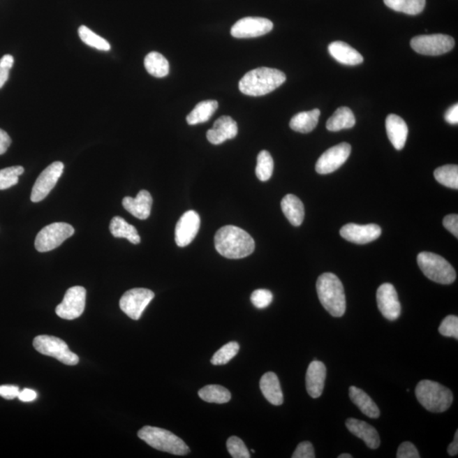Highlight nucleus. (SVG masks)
Listing matches in <instances>:
<instances>
[{
    "label": "nucleus",
    "instance_id": "obj_38",
    "mask_svg": "<svg viewBox=\"0 0 458 458\" xmlns=\"http://www.w3.org/2000/svg\"><path fill=\"white\" fill-rule=\"evenodd\" d=\"M24 172L21 165L0 170V191L10 189L18 184L19 177Z\"/></svg>",
    "mask_w": 458,
    "mask_h": 458
},
{
    "label": "nucleus",
    "instance_id": "obj_17",
    "mask_svg": "<svg viewBox=\"0 0 458 458\" xmlns=\"http://www.w3.org/2000/svg\"><path fill=\"white\" fill-rule=\"evenodd\" d=\"M381 228L376 224L358 225L349 223L345 225L339 231L344 239L358 244H365L380 238Z\"/></svg>",
    "mask_w": 458,
    "mask_h": 458
},
{
    "label": "nucleus",
    "instance_id": "obj_42",
    "mask_svg": "<svg viewBox=\"0 0 458 458\" xmlns=\"http://www.w3.org/2000/svg\"><path fill=\"white\" fill-rule=\"evenodd\" d=\"M14 65V58L13 55L6 54L0 59V89H2L3 85L9 78L10 71L13 68Z\"/></svg>",
    "mask_w": 458,
    "mask_h": 458
},
{
    "label": "nucleus",
    "instance_id": "obj_11",
    "mask_svg": "<svg viewBox=\"0 0 458 458\" xmlns=\"http://www.w3.org/2000/svg\"><path fill=\"white\" fill-rule=\"evenodd\" d=\"M86 305V290L82 286L70 288L55 313L62 319L74 320L84 313Z\"/></svg>",
    "mask_w": 458,
    "mask_h": 458
},
{
    "label": "nucleus",
    "instance_id": "obj_28",
    "mask_svg": "<svg viewBox=\"0 0 458 458\" xmlns=\"http://www.w3.org/2000/svg\"><path fill=\"white\" fill-rule=\"evenodd\" d=\"M110 231L114 238H124L134 244H140V236L135 227L126 222L121 216L113 217L110 224Z\"/></svg>",
    "mask_w": 458,
    "mask_h": 458
},
{
    "label": "nucleus",
    "instance_id": "obj_7",
    "mask_svg": "<svg viewBox=\"0 0 458 458\" xmlns=\"http://www.w3.org/2000/svg\"><path fill=\"white\" fill-rule=\"evenodd\" d=\"M34 346L38 353L57 359L63 364L77 365L79 357L70 350L67 344L60 338L50 335H38L34 339Z\"/></svg>",
    "mask_w": 458,
    "mask_h": 458
},
{
    "label": "nucleus",
    "instance_id": "obj_30",
    "mask_svg": "<svg viewBox=\"0 0 458 458\" xmlns=\"http://www.w3.org/2000/svg\"><path fill=\"white\" fill-rule=\"evenodd\" d=\"M219 108V102L205 101L195 105V109L188 114L187 122L189 125H197L207 121Z\"/></svg>",
    "mask_w": 458,
    "mask_h": 458
},
{
    "label": "nucleus",
    "instance_id": "obj_16",
    "mask_svg": "<svg viewBox=\"0 0 458 458\" xmlns=\"http://www.w3.org/2000/svg\"><path fill=\"white\" fill-rule=\"evenodd\" d=\"M200 227V217L195 211H189L180 217L175 228V242L177 246H189L197 234Z\"/></svg>",
    "mask_w": 458,
    "mask_h": 458
},
{
    "label": "nucleus",
    "instance_id": "obj_25",
    "mask_svg": "<svg viewBox=\"0 0 458 458\" xmlns=\"http://www.w3.org/2000/svg\"><path fill=\"white\" fill-rule=\"evenodd\" d=\"M349 396L351 401L360 409L363 414L370 418H378L381 415V411L368 394L356 386H350Z\"/></svg>",
    "mask_w": 458,
    "mask_h": 458
},
{
    "label": "nucleus",
    "instance_id": "obj_9",
    "mask_svg": "<svg viewBox=\"0 0 458 458\" xmlns=\"http://www.w3.org/2000/svg\"><path fill=\"white\" fill-rule=\"evenodd\" d=\"M453 38L445 34L422 35L411 40V47L417 53L424 55H441L454 48Z\"/></svg>",
    "mask_w": 458,
    "mask_h": 458
},
{
    "label": "nucleus",
    "instance_id": "obj_21",
    "mask_svg": "<svg viewBox=\"0 0 458 458\" xmlns=\"http://www.w3.org/2000/svg\"><path fill=\"white\" fill-rule=\"evenodd\" d=\"M152 204V196L147 191H140L136 198L125 197L122 200V205L126 211L140 220L147 219L151 215Z\"/></svg>",
    "mask_w": 458,
    "mask_h": 458
},
{
    "label": "nucleus",
    "instance_id": "obj_46",
    "mask_svg": "<svg viewBox=\"0 0 458 458\" xmlns=\"http://www.w3.org/2000/svg\"><path fill=\"white\" fill-rule=\"evenodd\" d=\"M19 393L18 386L0 385V397L6 399V400H13V399L18 397Z\"/></svg>",
    "mask_w": 458,
    "mask_h": 458
},
{
    "label": "nucleus",
    "instance_id": "obj_29",
    "mask_svg": "<svg viewBox=\"0 0 458 458\" xmlns=\"http://www.w3.org/2000/svg\"><path fill=\"white\" fill-rule=\"evenodd\" d=\"M356 124V119L351 110L346 106L339 108L333 116L327 121L326 128L329 131L338 132L342 129L353 128Z\"/></svg>",
    "mask_w": 458,
    "mask_h": 458
},
{
    "label": "nucleus",
    "instance_id": "obj_10",
    "mask_svg": "<svg viewBox=\"0 0 458 458\" xmlns=\"http://www.w3.org/2000/svg\"><path fill=\"white\" fill-rule=\"evenodd\" d=\"M154 297L153 291L143 288L128 290L120 300L121 310L130 318L139 320Z\"/></svg>",
    "mask_w": 458,
    "mask_h": 458
},
{
    "label": "nucleus",
    "instance_id": "obj_39",
    "mask_svg": "<svg viewBox=\"0 0 458 458\" xmlns=\"http://www.w3.org/2000/svg\"><path fill=\"white\" fill-rule=\"evenodd\" d=\"M227 449L229 454L234 458H250L251 454L246 444L240 438L231 436L227 441Z\"/></svg>",
    "mask_w": 458,
    "mask_h": 458
},
{
    "label": "nucleus",
    "instance_id": "obj_15",
    "mask_svg": "<svg viewBox=\"0 0 458 458\" xmlns=\"http://www.w3.org/2000/svg\"><path fill=\"white\" fill-rule=\"evenodd\" d=\"M378 310L386 319L394 321L400 317L401 306L398 294L392 283H383L377 290Z\"/></svg>",
    "mask_w": 458,
    "mask_h": 458
},
{
    "label": "nucleus",
    "instance_id": "obj_40",
    "mask_svg": "<svg viewBox=\"0 0 458 458\" xmlns=\"http://www.w3.org/2000/svg\"><path fill=\"white\" fill-rule=\"evenodd\" d=\"M439 332L445 337L458 339V318L457 316L450 315L441 323Z\"/></svg>",
    "mask_w": 458,
    "mask_h": 458
},
{
    "label": "nucleus",
    "instance_id": "obj_49",
    "mask_svg": "<svg viewBox=\"0 0 458 458\" xmlns=\"http://www.w3.org/2000/svg\"><path fill=\"white\" fill-rule=\"evenodd\" d=\"M38 394L36 392L31 389H24L22 392H20L18 399L20 401L24 402L34 401L36 399Z\"/></svg>",
    "mask_w": 458,
    "mask_h": 458
},
{
    "label": "nucleus",
    "instance_id": "obj_23",
    "mask_svg": "<svg viewBox=\"0 0 458 458\" xmlns=\"http://www.w3.org/2000/svg\"><path fill=\"white\" fill-rule=\"evenodd\" d=\"M327 49L331 57L343 65L357 66L363 62L362 55L345 42L331 43Z\"/></svg>",
    "mask_w": 458,
    "mask_h": 458
},
{
    "label": "nucleus",
    "instance_id": "obj_48",
    "mask_svg": "<svg viewBox=\"0 0 458 458\" xmlns=\"http://www.w3.org/2000/svg\"><path fill=\"white\" fill-rule=\"evenodd\" d=\"M10 145L11 139L9 134L3 129H0V155L5 154Z\"/></svg>",
    "mask_w": 458,
    "mask_h": 458
},
{
    "label": "nucleus",
    "instance_id": "obj_22",
    "mask_svg": "<svg viewBox=\"0 0 458 458\" xmlns=\"http://www.w3.org/2000/svg\"><path fill=\"white\" fill-rule=\"evenodd\" d=\"M387 135L397 151L404 148L408 135V128L405 121L397 114H390L386 118Z\"/></svg>",
    "mask_w": 458,
    "mask_h": 458
},
{
    "label": "nucleus",
    "instance_id": "obj_18",
    "mask_svg": "<svg viewBox=\"0 0 458 458\" xmlns=\"http://www.w3.org/2000/svg\"><path fill=\"white\" fill-rule=\"evenodd\" d=\"M238 134V126L232 117H221L214 122L212 128L208 130L207 140L212 145H221L228 140H232Z\"/></svg>",
    "mask_w": 458,
    "mask_h": 458
},
{
    "label": "nucleus",
    "instance_id": "obj_3",
    "mask_svg": "<svg viewBox=\"0 0 458 458\" xmlns=\"http://www.w3.org/2000/svg\"><path fill=\"white\" fill-rule=\"evenodd\" d=\"M317 292L320 302L334 318H341L346 313V300L343 284L337 275L331 272L319 276Z\"/></svg>",
    "mask_w": 458,
    "mask_h": 458
},
{
    "label": "nucleus",
    "instance_id": "obj_35",
    "mask_svg": "<svg viewBox=\"0 0 458 458\" xmlns=\"http://www.w3.org/2000/svg\"><path fill=\"white\" fill-rule=\"evenodd\" d=\"M78 34L82 41L86 43L87 45L92 47V48L102 51H108L110 50V45L108 41H106L105 38L94 34L92 30L86 26L79 27Z\"/></svg>",
    "mask_w": 458,
    "mask_h": 458
},
{
    "label": "nucleus",
    "instance_id": "obj_43",
    "mask_svg": "<svg viewBox=\"0 0 458 458\" xmlns=\"http://www.w3.org/2000/svg\"><path fill=\"white\" fill-rule=\"evenodd\" d=\"M397 458H420V455L416 446L409 441L404 442L399 446Z\"/></svg>",
    "mask_w": 458,
    "mask_h": 458
},
{
    "label": "nucleus",
    "instance_id": "obj_50",
    "mask_svg": "<svg viewBox=\"0 0 458 458\" xmlns=\"http://www.w3.org/2000/svg\"><path fill=\"white\" fill-rule=\"evenodd\" d=\"M448 452L450 456L454 457L457 455L458 453V430H457L454 440L451 444L449 445Z\"/></svg>",
    "mask_w": 458,
    "mask_h": 458
},
{
    "label": "nucleus",
    "instance_id": "obj_33",
    "mask_svg": "<svg viewBox=\"0 0 458 458\" xmlns=\"http://www.w3.org/2000/svg\"><path fill=\"white\" fill-rule=\"evenodd\" d=\"M384 2L387 7L394 11L415 15L424 10L426 0H384Z\"/></svg>",
    "mask_w": 458,
    "mask_h": 458
},
{
    "label": "nucleus",
    "instance_id": "obj_20",
    "mask_svg": "<svg viewBox=\"0 0 458 458\" xmlns=\"http://www.w3.org/2000/svg\"><path fill=\"white\" fill-rule=\"evenodd\" d=\"M346 428L355 436L360 438L370 449H377L381 445V438L376 429L364 421L348 418L346 421Z\"/></svg>",
    "mask_w": 458,
    "mask_h": 458
},
{
    "label": "nucleus",
    "instance_id": "obj_13",
    "mask_svg": "<svg viewBox=\"0 0 458 458\" xmlns=\"http://www.w3.org/2000/svg\"><path fill=\"white\" fill-rule=\"evenodd\" d=\"M350 152L351 146L349 144L341 143L334 146L319 157L316 164V171L323 175L337 171L348 159Z\"/></svg>",
    "mask_w": 458,
    "mask_h": 458
},
{
    "label": "nucleus",
    "instance_id": "obj_6",
    "mask_svg": "<svg viewBox=\"0 0 458 458\" xmlns=\"http://www.w3.org/2000/svg\"><path fill=\"white\" fill-rule=\"evenodd\" d=\"M417 260L422 274L432 281L441 284H451L455 281V269L442 256L431 252H421Z\"/></svg>",
    "mask_w": 458,
    "mask_h": 458
},
{
    "label": "nucleus",
    "instance_id": "obj_27",
    "mask_svg": "<svg viewBox=\"0 0 458 458\" xmlns=\"http://www.w3.org/2000/svg\"><path fill=\"white\" fill-rule=\"evenodd\" d=\"M320 114L321 112H320L318 109L296 114L290 120V127L295 132L302 133H311L317 127Z\"/></svg>",
    "mask_w": 458,
    "mask_h": 458
},
{
    "label": "nucleus",
    "instance_id": "obj_36",
    "mask_svg": "<svg viewBox=\"0 0 458 458\" xmlns=\"http://www.w3.org/2000/svg\"><path fill=\"white\" fill-rule=\"evenodd\" d=\"M274 160H272L270 153L267 151L260 152L258 156V165L256 168V175L258 179L262 182L269 180L274 172Z\"/></svg>",
    "mask_w": 458,
    "mask_h": 458
},
{
    "label": "nucleus",
    "instance_id": "obj_12",
    "mask_svg": "<svg viewBox=\"0 0 458 458\" xmlns=\"http://www.w3.org/2000/svg\"><path fill=\"white\" fill-rule=\"evenodd\" d=\"M63 170H64V164L61 161H55L43 170L35 182L31 191V200L33 202H40L48 196L62 175Z\"/></svg>",
    "mask_w": 458,
    "mask_h": 458
},
{
    "label": "nucleus",
    "instance_id": "obj_44",
    "mask_svg": "<svg viewBox=\"0 0 458 458\" xmlns=\"http://www.w3.org/2000/svg\"><path fill=\"white\" fill-rule=\"evenodd\" d=\"M313 444L309 441H303L296 448L292 458H315Z\"/></svg>",
    "mask_w": 458,
    "mask_h": 458
},
{
    "label": "nucleus",
    "instance_id": "obj_41",
    "mask_svg": "<svg viewBox=\"0 0 458 458\" xmlns=\"http://www.w3.org/2000/svg\"><path fill=\"white\" fill-rule=\"evenodd\" d=\"M274 299L272 292L267 290H256L251 294V301L258 309H263L270 305Z\"/></svg>",
    "mask_w": 458,
    "mask_h": 458
},
{
    "label": "nucleus",
    "instance_id": "obj_47",
    "mask_svg": "<svg viewBox=\"0 0 458 458\" xmlns=\"http://www.w3.org/2000/svg\"><path fill=\"white\" fill-rule=\"evenodd\" d=\"M445 119L448 124L455 125L458 124V105H454L448 110L445 114Z\"/></svg>",
    "mask_w": 458,
    "mask_h": 458
},
{
    "label": "nucleus",
    "instance_id": "obj_4",
    "mask_svg": "<svg viewBox=\"0 0 458 458\" xmlns=\"http://www.w3.org/2000/svg\"><path fill=\"white\" fill-rule=\"evenodd\" d=\"M418 402L431 413H444L452 404L453 394L440 383L422 381L415 390Z\"/></svg>",
    "mask_w": 458,
    "mask_h": 458
},
{
    "label": "nucleus",
    "instance_id": "obj_14",
    "mask_svg": "<svg viewBox=\"0 0 458 458\" xmlns=\"http://www.w3.org/2000/svg\"><path fill=\"white\" fill-rule=\"evenodd\" d=\"M274 29L270 20L263 17H246L237 22L231 29V35L236 38H251L263 36Z\"/></svg>",
    "mask_w": 458,
    "mask_h": 458
},
{
    "label": "nucleus",
    "instance_id": "obj_26",
    "mask_svg": "<svg viewBox=\"0 0 458 458\" xmlns=\"http://www.w3.org/2000/svg\"><path fill=\"white\" fill-rule=\"evenodd\" d=\"M283 214L293 226L302 225L305 217V209L302 200L294 195H287L281 201Z\"/></svg>",
    "mask_w": 458,
    "mask_h": 458
},
{
    "label": "nucleus",
    "instance_id": "obj_24",
    "mask_svg": "<svg viewBox=\"0 0 458 458\" xmlns=\"http://www.w3.org/2000/svg\"><path fill=\"white\" fill-rule=\"evenodd\" d=\"M260 389L271 404L281 406L283 404L281 385L276 374L268 372L264 374L260 381Z\"/></svg>",
    "mask_w": 458,
    "mask_h": 458
},
{
    "label": "nucleus",
    "instance_id": "obj_32",
    "mask_svg": "<svg viewBox=\"0 0 458 458\" xmlns=\"http://www.w3.org/2000/svg\"><path fill=\"white\" fill-rule=\"evenodd\" d=\"M199 397L209 404H223L231 400V393L223 386L210 385L199 390Z\"/></svg>",
    "mask_w": 458,
    "mask_h": 458
},
{
    "label": "nucleus",
    "instance_id": "obj_5",
    "mask_svg": "<svg viewBox=\"0 0 458 458\" xmlns=\"http://www.w3.org/2000/svg\"><path fill=\"white\" fill-rule=\"evenodd\" d=\"M138 436L158 451L177 456L187 455L191 452L183 440L167 429L145 426L138 432Z\"/></svg>",
    "mask_w": 458,
    "mask_h": 458
},
{
    "label": "nucleus",
    "instance_id": "obj_1",
    "mask_svg": "<svg viewBox=\"0 0 458 458\" xmlns=\"http://www.w3.org/2000/svg\"><path fill=\"white\" fill-rule=\"evenodd\" d=\"M253 238L246 231L235 226L221 228L215 235V248L228 259H242L253 253Z\"/></svg>",
    "mask_w": 458,
    "mask_h": 458
},
{
    "label": "nucleus",
    "instance_id": "obj_8",
    "mask_svg": "<svg viewBox=\"0 0 458 458\" xmlns=\"http://www.w3.org/2000/svg\"><path fill=\"white\" fill-rule=\"evenodd\" d=\"M75 229L68 223H54L41 229L35 239V248L39 252H48L61 246L74 235Z\"/></svg>",
    "mask_w": 458,
    "mask_h": 458
},
{
    "label": "nucleus",
    "instance_id": "obj_19",
    "mask_svg": "<svg viewBox=\"0 0 458 458\" xmlns=\"http://www.w3.org/2000/svg\"><path fill=\"white\" fill-rule=\"evenodd\" d=\"M327 369L325 363L314 360L308 367L306 375V387L308 394L314 399L322 396L325 389Z\"/></svg>",
    "mask_w": 458,
    "mask_h": 458
},
{
    "label": "nucleus",
    "instance_id": "obj_34",
    "mask_svg": "<svg viewBox=\"0 0 458 458\" xmlns=\"http://www.w3.org/2000/svg\"><path fill=\"white\" fill-rule=\"evenodd\" d=\"M436 179L442 185L451 189H458V167L457 165H445L437 168L434 172Z\"/></svg>",
    "mask_w": 458,
    "mask_h": 458
},
{
    "label": "nucleus",
    "instance_id": "obj_51",
    "mask_svg": "<svg viewBox=\"0 0 458 458\" xmlns=\"http://www.w3.org/2000/svg\"><path fill=\"white\" fill-rule=\"evenodd\" d=\"M353 457L350 455V454L348 453H344L341 454V455H339L338 458H353Z\"/></svg>",
    "mask_w": 458,
    "mask_h": 458
},
{
    "label": "nucleus",
    "instance_id": "obj_31",
    "mask_svg": "<svg viewBox=\"0 0 458 458\" xmlns=\"http://www.w3.org/2000/svg\"><path fill=\"white\" fill-rule=\"evenodd\" d=\"M145 66L146 71L156 77H164L169 73V63L160 53L152 52L146 55Z\"/></svg>",
    "mask_w": 458,
    "mask_h": 458
},
{
    "label": "nucleus",
    "instance_id": "obj_37",
    "mask_svg": "<svg viewBox=\"0 0 458 458\" xmlns=\"http://www.w3.org/2000/svg\"><path fill=\"white\" fill-rule=\"evenodd\" d=\"M239 350V345L238 342L231 341L226 344L213 355L211 359L212 364L215 366L227 364L238 354Z\"/></svg>",
    "mask_w": 458,
    "mask_h": 458
},
{
    "label": "nucleus",
    "instance_id": "obj_2",
    "mask_svg": "<svg viewBox=\"0 0 458 458\" xmlns=\"http://www.w3.org/2000/svg\"><path fill=\"white\" fill-rule=\"evenodd\" d=\"M286 81L281 71L260 67L247 73L239 81L240 92L249 96H263L277 89Z\"/></svg>",
    "mask_w": 458,
    "mask_h": 458
},
{
    "label": "nucleus",
    "instance_id": "obj_45",
    "mask_svg": "<svg viewBox=\"0 0 458 458\" xmlns=\"http://www.w3.org/2000/svg\"><path fill=\"white\" fill-rule=\"evenodd\" d=\"M443 226L448 229L450 232H452L456 238H458V216L457 214L445 216Z\"/></svg>",
    "mask_w": 458,
    "mask_h": 458
}]
</instances>
